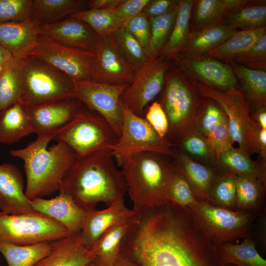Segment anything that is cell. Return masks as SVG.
<instances>
[{
    "label": "cell",
    "mask_w": 266,
    "mask_h": 266,
    "mask_svg": "<svg viewBox=\"0 0 266 266\" xmlns=\"http://www.w3.org/2000/svg\"><path fill=\"white\" fill-rule=\"evenodd\" d=\"M110 151L77 159L65 175L59 192L69 196L86 212L100 202L108 206L123 198L127 187Z\"/></svg>",
    "instance_id": "obj_1"
},
{
    "label": "cell",
    "mask_w": 266,
    "mask_h": 266,
    "mask_svg": "<svg viewBox=\"0 0 266 266\" xmlns=\"http://www.w3.org/2000/svg\"><path fill=\"white\" fill-rule=\"evenodd\" d=\"M125 180L133 209L139 213L167 201L175 168L166 156L143 152L113 156Z\"/></svg>",
    "instance_id": "obj_2"
},
{
    "label": "cell",
    "mask_w": 266,
    "mask_h": 266,
    "mask_svg": "<svg viewBox=\"0 0 266 266\" xmlns=\"http://www.w3.org/2000/svg\"><path fill=\"white\" fill-rule=\"evenodd\" d=\"M51 136H37L26 147L10 151L24 161L26 176L25 195L28 199L43 198L59 191L62 180L77 159L74 151L64 141L47 148Z\"/></svg>",
    "instance_id": "obj_3"
},
{
    "label": "cell",
    "mask_w": 266,
    "mask_h": 266,
    "mask_svg": "<svg viewBox=\"0 0 266 266\" xmlns=\"http://www.w3.org/2000/svg\"><path fill=\"white\" fill-rule=\"evenodd\" d=\"M202 98L217 102L225 113L230 136L239 148L249 157L260 154L258 133L261 129L252 118L251 109L239 89L222 91L208 85L192 81Z\"/></svg>",
    "instance_id": "obj_4"
},
{
    "label": "cell",
    "mask_w": 266,
    "mask_h": 266,
    "mask_svg": "<svg viewBox=\"0 0 266 266\" xmlns=\"http://www.w3.org/2000/svg\"><path fill=\"white\" fill-rule=\"evenodd\" d=\"M23 79L20 103L31 107L75 97V81L40 59L28 56L21 60Z\"/></svg>",
    "instance_id": "obj_5"
},
{
    "label": "cell",
    "mask_w": 266,
    "mask_h": 266,
    "mask_svg": "<svg viewBox=\"0 0 266 266\" xmlns=\"http://www.w3.org/2000/svg\"><path fill=\"white\" fill-rule=\"evenodd\" d=\"M202 100L192 81L171 64L159 102L168 120L170 141L180 137L192 125Z\"/></svg>",
    "instance_id": "obj_6"
},
{
    "label": "cell",
    "mask_w": 266,
    "mask_h": 266,
    "mask_svg": "<svg viewBox=\"0 0 266 266\" xmlns=\"http://www.w3.org/2000/svg\"><path fill=\"white\" fill-rule=\"evenodd\" d=\"M205 237L215 248L240 238H252L257 213L232 210L199 201L188 207Z\"/></svg>",
    "instance_id": "obj_7"
},
{
    "label": "cell",
    "mask_w": 266,
    "mask_h": 266,
    "mask_svg": "<svg viewBox=\"0 0 266 266\" xmlns=\"http://www.w3.org/2000/svg\"><path fill=\"white\" fill-rule=\"evenodd\" d=\"M55 139L66 143L79 159L97 152L110 151L119 137L102 117L83 107Z\"/></svg>",
    "instance_id": "obj_8"
},
{
    "label": "cell",
    "mask_w": 266,
    "mask_h": 266,
    "mask_svg": "<svg viewBox=\"0 0 266 266\" xmlns=\"http://www.w3.org/2000/svg\"><path fill=\"white\" fill-rule=\"evenodd\" d=\"M71 234L61 224L37 211L8 214L0 211V242L33 245L54 242Z\"/></svg>",
    "instance_id": "obj_9"
},
{
    "label": "cell",
    "mask_w": 266,
    "mask_h": 266,
    "mask_svg": "<svg viewBox=\"0 0 266 266\" xmlns=\"http://www.w3.org/2000/svg\"><path fill=\"white\" fill-rule=\"evenodd\" d=\"M121 103L123 126L117 142L110 149L111 154L115 156L149 152L173 157V144L160 136L144 117L134 114Z\"/></svg>",
    "instance_id": "obj_10"
},
{
    "label": "cell",
    "mask_w": 266,
    "mask_h": 266,
    "mask_svg": "<svg viewBox=\"0 0 266 266\" xmlns=\"http://www.w3.org/2000/svg\"><path fill=\"white\" fill-rule=\"evenodd\" d=\"M29 55L50 64L75 81L91 80L96 58L95 52L59 44L40 33Z\"/></svg>",
    "instance_id": "obj_11"
},
{
    "label": "cell",
    "mask_w": 266,
    "mask_h": 266,
    "mask_svg": "<svg viewBox=\"0 0 266 266\" xmlns=\"http://www.w3.org/2000/svg\"><path fill=\"white\" fill-rule=\"evenodd\" d=\"M170 66V60L160 56L149 60L135 72L132 82L121 96V101L134 114L144 117L146 106L163 91L166 73Z\"/></svg>",
    "instance_id": "obj_12"
},
{
    "label": "cell",
    "mask_w": 266,
    "mask_h": 266,
    "mask_svg": "<svg viewBox=\"0 0 266 266\" xmlns=\"http://www.w3.org/2000/svg\"><path fill=\"white\" fill-rule=\"evenodd\" d=\"M75 83V97L89 109L102 117L119 137L123 121L120 98L129 85H112L92 80Z\"/></svg>",
    "instance_id": "obj_13"
},
{
    "label": "cell",
    "mask_w": 266,
    "mask_h": 266,
    "mask_svg": "<svg viewBox=\"0 0 266 266\" xmlns=\"http://www.w3.org/2000/svg\"><path fill=\"white\" fill-rule=\"evenodd\" d=\"M171 64L192 81L208 85L222 91L239 89L237 80L227 63L206 56L177 53Z\"/></svg>",
    "instance_id": "obj_14"
},
{
    "label": "cell",
    "mask_w": 266,
    "mask_h": 266,
    "mask_svg": "<svg viewBox=\"0 0 266 266\" xmlns=\"http://www.w3.org/2000/svg\"><path fill=\"white\" fill-rule=\"evenodd\" d=\"M91 80L112 85H129L135 72L119 51L112 34L100 36Z\"/></svg>",
    "instance_id": "obj_15"
},
{
    "label": "cell",
    "mask_w": 266,
    "mask_h": 266,
    "mask_svg": "<svg viewBox=\"0 0 266 266\" xmlns=\"http://www.w3.org/2000/svg\"><path fill=\"white\" fill-rule=\"evenodd\" d=\"M76 97L34 106H27L33 133L37 136H51L59 133L75 117L83 108Z\"/></svg>",
    "instance_id": "obj_16"
},
{
    "label": "cell",
    "mask_w": 266,
    "mask_h": 266,
    "mask_svg": "<svg viewBox=\"0 0 266 266\" xmlns=\"http://www.w3.org/2000/svg\"><path fill=\"white\" fill-rule=\"evenodd\" d=\"M192 125L205 139L216 158L233 146L234 142L229 133L227 116L213 100L202 98Z\"/></svg>",
    "instance_id": "obj_17"
},
{
    "label": "cell",
    "mask_w": 266,
    "mask_h": 266,
    "mask_svg": "<svg viewBox=\"0 0 266 266\" xmlns=\"http://www.w3.org/2000/svg\"><path fill=\"white\" fill-rule=\"evenodd\" d=\"M40 33L69 47L95 52L100 36L86 22L69 16L56 23L40 25Z\"/></svg>",
    "instance_id": "obj_18"
},
{
    "label": "cell",
    "mask_w": 266,
    "mask_h": 266,
    "mask_svg": "<svg viewBox=\"0 0 266 266\" xmlns=\"http://www.w3.org/2000/svg\"><path fill=\"white\" fill-rule=\"evenodd\" d=\"M138 213L129 209L123 198L113 201L107 208L86 212L79 236L81 243L89 250L106 230L135 216Z\"/></svg>",
    "instance_id": "obj_19"
},
{
    "label": "cell",
    "mask_w": 266,
    "mask_h": 266,
    "mask_svg": "<svg viewBox=\"0 0 266 266\" xmlns=\"http://www.w3.org/2000/svg\"><path fill=\"white\" fill-rule=\"evenodd\" d=\"M0 211L8 214L34 211L25 195L23 175L11 163L0 165Z\"/></svg>",
    "instance_id": "obj_20"
},
{
    "label": "cell",
    "mask_w": 266,
    "mask_h": 266,
    "mask_svg": "<svg viewBox=\"0 0 266 266\" xmlns=\"http://www.w3.org/2000/svg\"><path fill=\"white\" fill-rule=\"evenodd\" d=\"M30 201L34 211L61 224L71 233L80 232L86 212L69 196L59 193L51 199L35 198Z\"/></svg>",
    "instance_id": "obj_21"
},
{
    "label": "cell",
    "mask_w": 266,
    "mask_h": 266,
    "mask_svg": "<svg viewBox=\"0 0 266 266\" xmlns=\"http://www.w3.org/2000/svg\"><path fill=\"white\" fill-rule=\"evenodd\" d=\"M174 166L185 177L197 200L208 202L210 190L218 171L194 160L182 149L174 151Z\"/></svg>",
    "instance_id": "obj_22"
},
{
    "label": "cell",
    "mask_w": 266,
    "mask_h": 266,
    "mask_svg": "<svg viewBox=\"0 0 266 266\" xmlns=\"http://www.w3.org/2000/svg\"><path fill=\"white\" fill-rule=\"evenodd\" d=\"M40 25L30 20L0 24V43L13 58L21 61L29 56L40 34Z\"/></svg>",
    "instance_id": "obj_23"
},
{
    "label": "cell",
    "mask_w": 266,
    "mask_h": 266,
    "mask_svg": "<svg viewBox=\"0 0 266 266\" xmlns=\"http://www.w3.org/2000/svg\"><path fill=\"white\" fill-rule=\"evenodd\" d=\"M79 233L55 241L51 252L34 266H86L91 263L93 255L81 243Z\"/></svg>",
    "instance_id": "obj_24"
},
{
    "label": "cell",
    "mask_w": 266,
    "mask_h": 266,
    "mask_svg": "<svg viewBox=\"0 0 266 266\" xmlns=\"http://www.w3.org/2000/svg\"><path fill=\"white\" fill-rule=\"evenodd\" d=\"M137 214L111 227L100 236L90 250L93 264L98 266L113 265L120 256L123 240Z\"/></svg>",
    "instance_id": "obj_25"
},
{
    "label": "cell",
    "mask_w": 266,
    "mask_h": 266,
    "mask_svg": "<svg viewBox=\"0 0 266 266\" xmlns=\"http://www.w3.org/2000/svg\"><path fill=\"white\" fill-rule=\"evenodd\" d=\"M249 0H194L190 34L222 20L233 10L249 2Z\"/></svg>",
    "instance_id": "obj_26"
},
{
    "label": "cell",
    "mask_w": 266,
    "mask_h": 266,
    "mask_svg": "<svg viewBox=\"0 0 266 266\" xmlns=\"http://www.w3.org/2000/svg\"><path fill=\"white\" fill-rule=\"evenodd\" d=\"M226 63L234 74L252 111L266 106V70L249 69L232 61Z\"/></svg>",
    "instance_id": "obj_27"
},
{
    "label": "cell",
    "mask_w": 266,
    "mask_h": 266,
    "mask_svg": "<svg viewBox=\"0 0 266 266\" xmlns=\"http://www.w3.org/2000/svg\"><path fill=\"white\" fill-rule=\"evenodd\" d=\"M85 0H33L31 20L40 25L51 24L88 9Z\"/></svg>",
    "instance_id": "obj_28"
},
{
    "label": "cell",
    "mask_w": 266,
    "mask_h": 266,
    "mask_svg": "<svg viewBox=\"0 0 266 266\" xmlns=\"http://www.w3.org/2000/svg\"><path fill=\"white\" fill-rule=\"evenodd\" d=\"M236 30L220 21L191 34L178 53L190 56L205 55L226 41Z\"/></svg>",
    "instance_id": "obj_29"
},
{
    "label": "cell",
    "mask_w": 266,
    "mask_h": 266,
    "mask_svg": "<svg viewBox=\"0 0 266 266\" xmlns=\"http://www.w3.org/2000/svg\"><path fill=\"white\" fill-rule=\"evenodd\" d=\"M32 133L27 106L18 102L0 112V143L10 145Z\"/></svg>",
    "instance_id": "obj_30"
},
{
    "label": "cell",
    "mask_w": 266,
    "mask_h": 266,
    "mask_svg": "<svg viewBox=\"0 0 266 266\" xmlns=\"http://www.w3.org/2000/svg\"><path fill=\"white\" fill-rule=\"evenodd\" d=\"M215 168L236 175L256 176L266 182V162L252 161L239 148L232 146L222 152L216 158Z\"/></svg>",
    "instance_id": "obj_31"
},
{
    "label": "cell",
    "mask_w": 266,
    "mask_h": 266,
    "mask_svg": "<svg viewBox=\"0 0 266 266\" xmlns=\"http://www.w3.org/2000/svg\"><path fill=\"white\" fill-rule=\"evenodd\" d=\"M222 265L266 266V260L258 253L252 238L244 239L239 244L228 242L215 247Z\"/></svg>",
    "instance_id": "obj_32"
},
{
    "label": "cell",
    "mask_w": 266,
    "mask_h": 266,
    "mask_svg": "<svg viewBox=\"0 0 266 266\" xmlns=\"http://www.w3.org/2000/svg\"><path fill=\"white\" fill-rule=\"evenodd\" d=\"M265 33L266 27L236 30L223 43L204 55L227 63L254 45Z\"/></svg>",
    "instance_id": "obj_33"
},
{
    "label": "cell",
    "mask_w": 266,
    "mask_h": 266,
    "mask_svg": "<svg viewBox=\"0 0 266 266\" xmlns=\"http://www.w3.org/2000/svg\"><path fill=\"white\" fill-rule=\"evenodd\" d=\"M194 0H180L178 12L170 36L160 56L170 60L178 53L190 36V19Z\"/></svg>",
    "instance_id": "obj_34"
},
{
    "label": "cell",
    "mask_w": 266,
    "mask_h": 266,
    "mask_svg": "<svg viewBox=\"0 0 266 266\" xmlns=\"http://www.w3.org/2000/svg\"><path fill=\"white\" fill-rule=\"evenodd\" d=\"M23 89L21 61L14 58L3 66L0 74V111L20 102Z\"/></svg>",
    "instance_id": "obj_35"
},
{
    "label": "cell",
    "mask_w": 266,
    "mask_h": 266,
    "mask_svg": "<svg viewBox=\"0 0 266 266\" xmlns=\"http://www.w3.org/2000/svg\"><path fill=\"white\" fill-rule=\"evenodd\" d=\"M54 242L28 245L0 242V252L8 266H34L51 252Z\"/></svg>",
    "instance_id": "obj_36"
},
{
    "label": "cell",
    "mask_w": 266,
    "mask_h": 266,
    "mask_svg": "<svg viewBox=\"0 0 266 266\" xmlns=\"http://www.w3.org/2000/svg\"><path fill=\"white\" fill-rule=\"evenodd\" d=\"M266 182L254 175L236 177V210L257 213L264 196Z\"/></svg>",
    "instance_id": "obj_37"
},
{
    "label": "cell",
    "mask_w": 266,
    "mask_h": 266,
    "mask_svg": "<svg viewBox=\"0 0 266 266\" xmlns=\"http://www.w3.org/2000/svg\"><path fill=\"white\" fill-rule=\"evenodd\" d=\"M221 22L236 30L266 27V0H251L225 16Z\"/></svg>",
    "instance_id": "obj_38"
},
{
    "label": "cell",
    "mask_w": 266,
    "mask_h": 266,
    "mask_svg": "<svg viewBox=\"0 0 266 266\" xmlns=\"http://www.w3.org/2000/svg\"><path fill=\"white\" fill-rule=\"evenodd\" d=\"M236 177L234 174L218 171L211 186L208 202L221 208L236 210Z\"/></svg>",
    "instance_id": "obj_39"
},
{
    "label": "cell",
    "mask_w": 266,
    "mask_h": 266,
    "mask_svg": "<svg viewBox=\"0 0 266 266\" xmlns=\"http://www.w3.org/2000/svg\"><path fill=\"white\" fill-rule=\"evenodd\" d=\"M178 7L179 4L176 8L165 15L149 18L151 33L148 54L150 60L158 58L166 43L174 26Z\"/></svg>",
    "instance_id": "obj_40"
},
{
    "label": "cell",
    "mask_w": 266,
    "mask_h": 266,
    "mask_svg": "<svg viewBox=\"0 0 266 266\" xmlns=\"http://www.w3.org/2000/svg\"><path fill=\"white\" fill-rule=\"evenodd\" d=\"M112 35L119 51L134 72L150 60L139 43L124 27L117 30Z\"/></svg>",
    "instance_id": "obj_41"
},
{
    "label": "cell",
    "mask_w": 266,
    "mask_h": 266,
    "mask_svg": "<svg viewBox=\"0 0 266 266\" xmlns=\"http://www.w3.org/2000/svg\"><path fill=\"white\" fill-rule=\"evenodd\" d=\"M70 16L86 22L100 36L112 34L125 23L111 10L87 9Z\"/></svg>",
    "instance_id": "obj_42"
},
{
    "label": "cell",
    "mask_w": 266,
    "mask_h": 266,
    "mask_svg": "<svg viewBox=\"0 0 266 266\" xmlns=\"http://www.w3.org/2000/svg\"><path fill=\"white\" fill-rule=\"evenodd\" d=\"M182 149L188 155H191L202 162L210 163L215 166L216 156L211 150L205 139L191 126L180 136Z\"/></svg>",
    "instance_id": "obj_43"
},
{
    "label": "cell",
    "mask_w": 266,
    "mask_h": 266,
    "mask_svg": "<svg viewBox=\"0 0 266 266\" xmlns=\"http://www.w3.org/2000/svg\"><path fill=\"white\" fill-rule=\"evenodd\" d=\"M167 196L168 201L182 207H190L198 202L187 180L176 168L168 184Z\"/></svg>",
    "instance_id": "obj_44"
},
{
    "label": "cell",
    "mask_w": 266,
    "mask_h": 266,
    "mask_svg": "<svg viewBox=\"0 0 266 266\" xmlns=\"http://www.w3.org/2000/svg\"><path fill=\"white\" fill-rule=\"evenodd\" d=\"M33 0H0V24L31 20Z\"/></svg>",
    "instance_id": "obj_45"
},
{
    "label": "cell",
    "mask_w": 266,
    "mask_h": 266,
    "mask_svg": "<svg viewBox=\"0 0 266 266\" xmlns=\"http://www.w3.org/2000/svg\"><path fill=\"white\" fill-rule=\"evenodd\" d=\"M232 61L249 69L266 70V33L254 45L235 57Z\"/></svg>",
    "instance_id": "obj_46"
},
{
    "label": "cell",
    "mask_w": 266,
    "mask_h": 266,
    "mask_svg": "<svg viewBox=\"0 0 266 266\" xmlns=\"http://www.w3.org/2000/svg\"><path fill=\"white\" fill-rule=\"evenodd\" d=\"M124 27L139 43L148 58L151 40L149 18L141 13L125 21Z\"/></svg>",
    "instance_id": "obj_47"
},
{
    "label": "cell",
    "mask_w": 266,
    "mask_h": 266,
    "mask_svg": "<svg viewBox=\"0 0 266 266\" xmlns=\"http://www.w3.org/2000/svg\"><path fill=\"white\" fill-rule=\"evenodd\" d=\"M144 117L160 136L167 138L168 122L159 101L153 102L148 107Z\"/></svg>",
    "instance_id": "obj_48"
},
{
    "label": "cell",
    "mask_w": 266,
    "mask_h": 266,
    "mask_svg": "<svg viewBox=\"0 0 266 266\" xmlns=\"http://www.w3.org/2000/svg\"><path fill=\"white\" fill-rule=\"evenodd\" d=\"M150 0H124L118 7L111 10L124 22L141 13Z\"/></svg>",
    "instance_id": "obj_49"
},
{
    "label": "cell",
    "mask_w": 266,
    "mask_h": 266,
    "mask_svg": "<svg viewBox=\"0 0 266 266\" xmlns=\"http://www.w3.org/2000/svg\"><path fill=\"white\" fill-rule=\"evenodd\" d=\"M180 0H150L142 12L149 18L165 15L176 8Z\"/></svg>",
    "instance_id": "obj_50"
},
{
    "label": "cell",
    "mask_w": 266,
    "mask_h": 266,
    "mask_svg": "<svg viewBox=\"0 0 266 266\" xmlns=\"http://www.w3.org/2000/svg\"><path fill=\"white\" fill-rule=\"evenodd\" d=\"M124 0H90L88 9L112 10L121 4Z\"/></svg>",
    "instance_id": "obj_51"
},
{
    "label": "cell",
    "mask_w": 266,
    "mask_h": 266,
    "mask_svg": "<svg viewBox=\"0 0 266 266\" xmlns=\"http://www.w3.org/2000/svg\"><path fill=\"white\" fill-rule=\"evenodd\" d=\"M252 119L261 129H266V106L258 108L251 113Z\"/></svg>",
    "instance_id": "obj_52"
},
{
    "label": "cell",
    "mask_w": 266,
    "mask_h": 266,
    "mask_svg": "<svg viewBox=\"0 0 266 266\" xmlns=\"http://www.w3.org/2000/svg\"><path fill=\"white\" fill-rule=\"evenodd\" d=\"M260 155L262 160L266 161V129H260L258 133Z\"/></svg>",
    "instance_id": "obj_53"
},
{
    "label": "cell",
    "mask_w": 266,
    "mask_h": 266,
    "mask_svg": "<svg viewBox=\"0 0 266 266\" xmlns=\"http://www.w3.org/2000/svg\"><path fill=\"white\" fill-rule=\"evenodd\" d=\"M13 58L10 53L0 43V66H3Z\"/></svg>",
    "instance_id": "obj_54"
},
{
    "label": "cell",
    "mask_w": 266,
    "mask_h": 266,
    "mask_svg": "<svg viewBox=\"0 0 266 266\" xmlns=\"http://www.w3.org/2000/svg\"><path fill=\"white\" fill-rule=\"evenodd\" d=\"M112 266H138L132 261L120 256Z\"/></svg>",
    "instance_id": "obj_55"
},
{
    "label": "cell",
    "mask_w": 266,
    "mask_h": 266,
    "mask_svg": "<svg viewBox=\"0 0 266 266\" xmlns=\"http://www.w3.org/2000/svg\"><path fill=\"white\" fill-rule=\"evenodd\" d=\"M97 266L94 264H93L92 262L89 263V264H88L87 266Z\"/></svg>",
    "instance_id": "obj_56"
},
{
    "label": "cell",
    "mask_w": 266,
    "mask_h": 266,
    "mask_svg": "<svg viewBox=\"0 0 266 266\" xmlns=\"http://www.w3.org/2000/svg\"><path fill=\"white\" fill-rule=\"evenodd\" d=\"M2 68H3V66H0V74L2 71Z\"/></svg>",
    "instance_id": "obj_57"
},
{
    "label": "cell",
    "mask_w": 266,
    "mask_h": 266,
    "mask_svg": "<svg viewBox=\"0 0 266 266\" xmlns=\"http://www.w3.org/2000/svg\"><path fill=\"white\" fill-rule=\"evenodd\" d=\"M223 266H235L229 265H223Z\"/></svg>",
    "instance_id": "obj_58"
},
{
    "label": "cell",
    "mask_w": 266,
    "mask_h": 266,
    "mask_svg": "<svg viewBox=\"0 0 266 266\" xmlns=\"http://www.w3.org/2000/svg\"></svg>",
    "instance_id": "obj_59"
}]
</instances>
